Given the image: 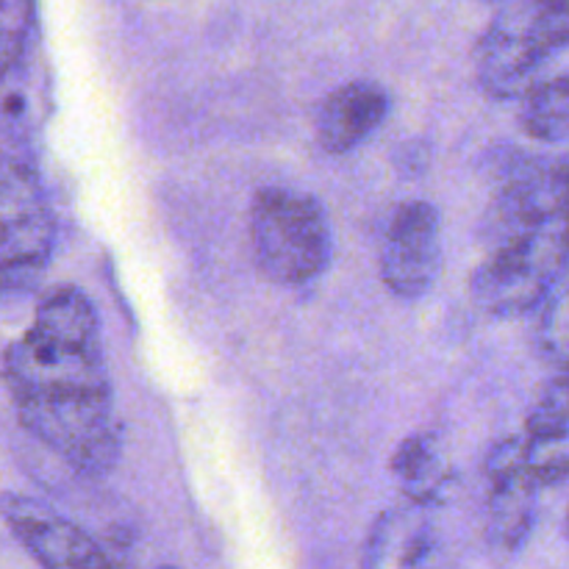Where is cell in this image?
Returning <instances> with one entry per match:
<instances>
[{"mask_svg":"<svg viewBox=\"0 0 569 569\" xmlns=\"http://www.w3.org/2000/svg\"><path fill=\"white\" fill-rule=\"evenodd\" d=\"M3 383L31 437L87 478L122 456V422L100 339V317L78 287H56L33 322L6 348Z\"/></svg>","mask_w":569,"mask_h":569,"instance_id":"cell-1","label":"cell"},{"mask_svg":"<svg viewBox=\"0 0 569 569\" xmlns=\"http://www.w3.org/2000/svg\"><path fill=\"white\" fill-rule=\"evenodd\" d=\"M389 470L403 498L426 509L445 506L456 492V472L433 433H411L403 439L389 461Z\"/></svg>","mask_w":569,"mask_h":569,"instance_id":"cell-9","label":"cell"},{"mask_svg":"<svg viewBox=\"0 0 569 569\" xmlns=\"http://www.w3.org/2000/svg\"><path fill=\"white\" fill-rule=\"evenodd\" d=\"M381 278L392 295L417 300L442 270V220L428 200H409L389 217L381 239Z\"/></svg>","mask_w":569,"mask_h":569,"instance_id":"cell-4","label":"cell"},{"mask_svg":"<svg viewBox=\"0 0 569 569\" xmlns=\"http://www.w3.org/2000/svg\"><path fill=\"white\" fill-rule=\"evenodd\" d=\"M56 220L44 198L37 156L3 153L0 170V278L6 295L39 283L53 259Z\"/></svg>","mask_w":569,"mask_h":569,"instance_id":"cell-3","label":"cell"},{"mask_svg":"<svg viewBox=\"0 0 569 569\" xmlns=\"http://www.w3.org/2000/svg\"><path fill=\"white\" fill-rule=\"evenodd\" d=\"M539 483L528 472L487 478V533L495 548L517 553L537 526Z\"/></svg>","mask_w":569,"mask_h":569,"instance_id":"cell-10","label":"cell"},{"mask_svg":"<svg viewBox=\"0 0 569 569\" xmlns=\"http://www.w3.org/2000/svg\"><path fill=\"white\" fill-rule=\"evenodd\" d=\"M550 56L531 39L511 9H503L476 44V78L495 100H520L542 76Z\"/></svg>","mask_w":569,"mask_h":569,"instance_id":"cell-6","label":"cell"},{"mask_svg":"<svg viewBox=\"0 0 569 569\" xmlns=\"http://www.w3.org/2000/svg\"><path fill=\"white\" fill-rule=\"evenodd\" d=\"M3 517L17 542L42 569H114L76 522L39 500L9 492L3 498Z\"/></svg>","mask_w":569,"mask_h":569,"instance_id":"cell-5","label":"cell"},{"mask_svg":"<svg viewBox=\"0 0 569 569\" xmlns=\"http://www.w3.org/2000/svg\"><path fill=\"white\" fill-rule=\"evenodd\" d=\"M509 9L548 56L569 48V0H515Z\"/></svg>","mask_w":569,"mask_h":569,"instance_id":"cell-13","label":"cell"},{"mask_svg":"<svg viewBox=\"0 0 569 569\" xmlns=\"http://www.w3.org/2000/svg\"><path fill=\"white\" fill-rule=\"evenodd\" d=\"M389 106V92L378 81L356 78L342 83L317 111V142L331 156L350 153L383 126Z\"/></svg>","mask_w":569,"mask_h":569,"instance_id":"cell-8","label":"cell"},{"mask_svg":"<svg viewBox=\"0 0 569 569\" xmlns=\"http://www.w3.org/2000/svg\"><path fill=\"white\" fill-rule=\"evenodd\" d=\"M156 569H178V567H172V565H164V567H156Z\"/></svg>","mask_w":569,"mask_h":569,"instance_id":"cell-16","label":"cell"},{"mask_svg":"<svg viewBox=\"0 0 569 569\" xmlns=\"http://www.w3.org/2000/svg\"><path fill=\"white\" fill-rule=\"evenodd\" d=\"M537 311L533 345L539 356L556 370H569V283H561Z\"/></svg>","mask_w":569,"mask_h":569,"instance_id":"cell-14","label":"cell"},{"mask_svg":"<svg viewBox=\"0 0 569 569\" xmlns=\"http://www.w3.org/2000/svg\"><path fill=\"white\" fill-rule=\"evenodd\" d=\"M248 228L256 264L278 287H306L331 264V222L315 194L292 187L259 189Z\"/></svg>","mask_w":569,"mask_h":569,"instance_id":"cell-2","label":"cell"},{"mask_svg":"<svg viewBox=\"0 0 569 569\" xmlns=\"http://www.w3.org/2000/svg\"><path fill=\"white\" fill-rule=\"evenodd\" d=\"M361 569H437V528L420 503L392 506L370 526Z\"/></svg>","mask_w":569,"mask_h":569,"instance_id":"cell-7","label":"cell"},{"mask_svg":"<svg viewBox=\"0 0 569 569\" xmlns=\"http://www.w3.org/2000/svg\"><path fill=\"white\" fill-rule=\"evenodd\" d=\"M520 126L542 144L569 139V72L539 78L520 98Z\"/></svg>","mask_w":569,"mask_h":569,"instance_id":"cell-11","label":"cell"},{"mask_svg":"<svg viewBox=\"0 0 569 569\" xmlns=\"http://www.w3.org/2000/svg\"><path fill=\"white\" fill-rule=\"evenodd\" d=\"M526 433L542 442L569 439V370H559L542 383L537 400L528 409Z\"/></svg>","mask_w":569,"mask_h":569,"instance_id":"cell-12","label":"cell"},{"mask_svg":"<svg viewBox=\"0 0 569 569\" xmlns=\"http://www.w3.org/2000/svg\"><path fill=\"white\" fill-rule=\"evenodd\" d=\"M33 31V0H0V61L3 76L22 70Z\"/></svg>","mask_w":569,"mask_h":569,"instance_id":"cell-15","label":"cell"}]
</instances>
